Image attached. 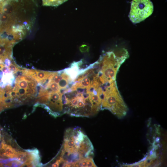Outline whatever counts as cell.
Masks as SVG:
<instances>
[{"label": "cell", "mask_w": 167, "mask_h": 167, "mask_svg": "<svg viewBox=\"0 0 167 167\" xmlns=\"http://www.w3.org/2000/svg\"><path fill=\"white\" fill-rule=\"evenodd\" d=\"M59 164L57 162L54 163L52 165V167H59Z\"/></svg>", "instance_id": "10"}, {"label": "cell", "mask_w": 167, "mask_h": 167, "mask_svg": "<svg viewBox=\"0 0 167 167\" xmlns=\"http://www.w3.org/2000/svg\"><path fill=\"white\" fill-rule=\"evenodd\" d=\"M2 165L1 163H0V166H2Z\"/></svg>", "instance_id": "12"}, {"label": "cell", "mask_w": 167, "mask_h": 167, "mask_svg": "<svg viewBox=\"0 0 167 167\" xmlns=\"http://www.w3.org/2000/svg\"><path fill=\"white\" fill-rule=\"evenodd\" d=\"M1 133H0V140H1Z\"/></svg>", "instance_id": "11"}, {"label": "cell", "mask_w": 167, "mask_h": 167, "mask_svg": "<svg viewBox=\"0 0 167 167\" xmlns=\"http://www.w3.org/2000/svg\"><path fill=\"white\" fill-rule=\"evenodd\" d=\"M93 150L92 143L81 128H69L65 132L60 156L57 160L60 165L72 167L82 159L92 158Z\"/></svg>", "instance_id": "1"}, {"label": "cell", "mask_w": 167, "mask_h": 167, "mask_svg": "<svg viewBox=\"0 0 167 167\" xmlns=\"http://www.w3.org/2000/svg\"><path fill=\"white\" fill-rule=\"evenodd\" d=\"M108 110L119 118L125 116L128 107L119 92L116 83L113 84L105 95L102 110Z\"/></svg>", "instance_id": "2"}, {"label": "cell", "mask_w": 167, "mask_h": 167, "mask_svg": "<svg viewBox=\"0 0 167 167\" xmlns=\"http://www.w3.org/2000/svg\"><path fill=\"white\" fill-rule=\"evenodd\" d=\"M73 167H95V164L92 158H87L82 159L75 162Z\"/></svg>", "instance_id": "7"}, {"label": "cell", "mask_w": 167, "mask_h": 167, "mask_svg": "<svg viewBox=\"0 0 167 167\" xmlns=\"http://www.w3.org/2000/svg\"><path fill=\"white\" fill-rule=\"evenodd\" d=\"M52 71H45L36 70H30L24 69L23 76L30 77L39 85L43 84L50 76Z\"/></svg>", "instance_id": "5"}, {"label": "cell", "mask_w": 167, "mask_h": 167, "mask_svg": "<svg viewBox=\"0 0 167 167\" xmlns=\"http://www.w3.org/2000/svg\"><path fill=\"white\" fill-rule=\"evenodd\" d=\"M68 0H42V5L46 6H58Z\"/></svg>", "instance_id": "8"}, {"label": "cell", "mask_w": 167, "mask_h": 167, "mask_svg": "<svg viewBox=\"0 0 167 167\" xmlns=\"http://www.w3.org/2000/svg\"><path fill=\"white\" fill-rule=\"evenodd\" d=\"M9 71L13 75L18 71L21 70L22 68L18 66L13 60L10 65L8 67Z\"/></svg>", "instance_id": "9"}, {"label": "cell", "mask_w": 167, "mask_h": 167, "mask_svg": "<svg viewBox=\"0 0 167 167\" xmlns=\"http://www.w3.org/2000/svg\"><path fill=\"white\" fill-rule=\"evenodd\" d=\"M154 11V5L150 0H133L129 17L136 24L149 17Z\"/></svg>", "instance_id": "3"}, {"label": "cell", "mask_w": 167, "mask_h": 167, "mask_svg": "<svg viewBox=\"0 0 167 167\" xmlns=\"http://www.w3.org/2000/svg\"><path fill=\"white\" fill-rule=\"evenodd\" d=\"M17 153L10 146L7 145L4 142L2 143L0 151V155L10 158H15Z\"/></svg>", "instance_id": "6"}, {"label": "cell", "mask_w": 167, "mask_h": 167, "mask_svg": "<svg viewBox=\"0 0 167 167\" xmlns=\"http://www.w3.org/2000/svg\"><path fill=\"white\" fill-rule=\"evenodd\" d=\"M15 44L8 39L0 37V63L13 60V49Z\"/></svg>", "instance_id": "4"}]
</instances>
